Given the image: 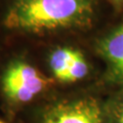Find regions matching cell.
<instances>
[{
  "label": "cell",
  "instance_id": "cell-3",
  "mask_svg": "<svg viewBox=\"0 0 123 123\" xmlns=\"http://www.w3.org/2000/svg\"><path fill=\"white\" fill-rule=\"evenodd\" d=\"M43 123H102V113L92 99H81L52 108Z\"/></svg>",
  "mask_w": 123,
  "mask_h": 123
},
{
  "label": "cell",
  "instance_id": "cell-5",
  "mask_svg": "<svg viewBox=\"0 0 123 123\" xmlns=\"http://www.w3.org/2000/svg\"><path fill=\"white\" fill-rule=\"evenodd\" d=\"M76 52L77 50H74L72 48L61 47L55 49L51 53L50 59H49V66H50L51 71L56 79L65 81L69 67H70Z\"/></svg>",
  "mask_w": 123,
  "mask_h": 123
},
{
  "label": "cell",
  "instance_id": "cell-8",
  "mask_svg": "<svg viewBox=\"0 0 123 123\" xmlns=\"http://www.w3.org/2000/svg\"><path fill=\"white\" fill-rule=\"evenodd\" d=\"M116 1H123V0H116Z\"/></svg>",
  "mask_w": 123,
  "mask_h": 123
},
{
  "label": "cell",
  "instance_id": "cell-1",
  "mask_svg": "<svg viewBox=\"0 0 123 123\" xmlns=\"http://www.w3.org/2000/svg\"><path fill=\"white\" fill-rule=\"evenodd\" d=\"M92 15V0H14L4 24L10 29L39 33L86 26Z\"/></svg>",
  "mask_w": 123,
  "mask_h": 123
},
{
  "label": "cell",
  "instance_id": "cell-6",
  "mask_svg": "<svg viewBox=\"0 0 123 123\" xmlns=\"http://www.w3.org/2000/svg\"><path fill=\"white\" fill-rule=\"evenodd\" d=\"M87 73H88V65L85 62V60H84L83 55L79 51H77L70 67H69L66 78H65V82L78 81V80L84 78L87 75Z\"/></svg>",
  "mask_w": 123,
  "mask_h": 123
},
{
  "label": "cell",
  "instance_id": "cell-2",
  "mask_svg": "<svg viewBox=\"0 0 123 123\" xmlns=\"http://www.w3.org/2000/svg\"><path fill=\"white\" fill-rule=\"evenodd\" d=\"M50 80L29 64L18 62L7 69L2 79L6 97L17 103H28L48 87Z\"/></svg>",
  "mask_w": 123,
  "mask_h": 123
},
{
  "label": "cell",
  "instance_id": "cell-4",
  "mask_svg": "<svg viewBox=\"0 0 123 123\" xmlns=\"http://www.w3.org/2000/svg\"><path fill=\"white\" fill-rule=\"evenodd\" d=\"M98 49L113 75L123 81V25L108 34L101 41Z\"/></svg>",
  "mask_w": 123,
  "mask_h": 123
},
{
  "label": "cell",
  "instance_id": "cell-7",
  "mask_svg": "<svg viewBox=\"0 0 123 123\" xmlns=\"http://www.w3.org/2000/svg\"><path fill=\"white\" fill-rule=\"evenodd\" d=\"M117 123H123V108L120 111V114L118 116V120H117Z\"/></svg>",
  "mask_w": 123,
  "mask_h": 123
},
{
  "label": "cell",
  "instance_id": "cell-9",
  "mask_svg": "<svg viewBox=\"0 0 123 123\" xmlns=\"http://www.w3.org/2000/svg\"><path fill=\"white\" fill-rule=\"evenodd\" d=\"M0 123H4V122H2V121H1V120H0Z\"/></svg>",
  "mask_w": 123,
  "mask_h": 123
}]
</instances>
